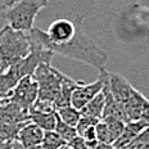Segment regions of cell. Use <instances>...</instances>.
<instances>
[{"instance_id": "obj_14", "label": "cell", "mask_w": 149, "mask_h": 149, "mask_svg": "<svg viewBox=\"0 0 149 149\" xmlns=\"http://www.w3.org/2000/svg\"><path fill=\"white\" fill-rule=\"evenodd\" d=\"M57 113L63 122H66L67 125L73 126V127H76L80 118H81V112L79 109H76L74 107H72V105L59 108V109H57Z\"/></svg>"}, {"instance_id": "obj_26", "label": "cell", "mask_w": 149, "mask_h": 149, "mask_svg": "<svg viewBox=\"0 0 149 149\" xmlns=\"http://www.w3.org/2000/svg\"><path fill=\"white\" fill-rule=\"evenodd\" d=\"M9 102V93H0V107Z\"/></svg>"}, {"instance_id": "obj_16", "label": "cell", "mask_w": 149, "mask_h": 149, "mask_svg": "<svg viewBox=\"0 0 149 149\" xmlns=\"http://www.w3.org/2000/svg\"><path fill=\"white\" fill-rule=\"evenodd\" d=\"M67 141L59 136V134L55 131H44V138H42L41 145L45 149H58L63 145H66Z\"/></svg>"}, {"instance_id": "obj_24", "label": "cell", "mask_w": 149, "mask_h": 149, "mask_svg": "<svg viewBox=\"0 0 149 149\" xmlns=\"http://www.w3.org/2000/svg\"><path fill=\"white\" fill-rule=\"evenodd\" d=\"M15 3V0H0V10H7Z\"/></svg>"}, {"instance_id": "obj_5", "label": "cell", "mask_w": 149, "mask_h": 149, "mask_svg": "<svg viewBox=\"0 0 149 149\" xmlns=\"http://www.w3.org/2000/svg\"><path fill=\"white\" fill-rule=\"evenodd\" d=\"M32 77L39 86L37 99L54 103L59 95L62 84L68 76L54 68L50 63H41L36 67Z\"/></svg>"}, {"instance_id": "obj_6", "label": "cell", "mask_w": 149, "mask_h": 149, "mask_svg": "<svg viewBox=\"0 0 149 149\" xmlns=\"http://www.w3.org/2000/svg\"><path fill=\"white\" fill-rule=\"evenodd\" d=\"M39 95V86L32 76H24L9 93V102L17 104L23 111L30 112Z\"/></svg>"}, {"instance_id": "obj_7", "label": "cell", "mask_w": 149, "mask_h": 149, "mask_svg": "<svg viewBox=\"0 0 149 149\" xmlns=\"http://www.w3.org/2000/svg\"><path fill=\"white\" fill-rule=\"evenodd\" d=\"M99 72L100 73H99L98 80H95L94 82H91V84L84 82L74 89V91L72 93V98H71V105L72 107L81 111L93 98H95L103 90L104 74H103V71H99Z\"/></svg>"}, {"instance_id": "obj_15", "label": "cell", "mask_w": 149, "mask_h": 149, "mask_svg": "<svg viewBox=\"0 0 149 149\" xmlns=\"http://www.w3.org/2000/svg\"><path fill=\"white\" fill-rule=\"evenodd\" d=\"M103 121L108 127V131H109V136H111V143L113 144V143L120 138V135L122 134L126 122H123V121L120 120V118H114V117L103 118Z\"/></svg>"}, {"instance_id": "obj_4", "label": "cell", "mask_w": 149, "mask_h": 149, "mask_svg": "<svg viewBox=\"0 0 149 149\" xmlns=\"http://www.w3.org/2000/svg\"><path fill=\"white\" fill-rule=\"evenodd\" d=\"M49 4V0H19L4 13V18L13 30L29 32L33 29L37 13Z\"/></svg>"}, {"instance_id": "obj_20", "label": "cell", "mask_w": 149, "mask_h": 149, "mask_svg": "<svg viewBox=\"0 0 149 149\" xmlns=\"http://www.w3.org/2000/svg\"><path fill=\"white\" fill-rule=\"evenodd\" d=\"M95 130H97V138L99 141L103 143H111V136H109V131H108V127L105 125V122L103 120H100L95 126Z\"/></svg>"}, {"instance_id": "obj_1", "label": "cell", "mask_w": 149, "mask_h": 149, "mask_svg": "<svg viewBox=\"0 0 149 149\" xmlns=\"http://www.w3.org/2000/svg\"><path fill=\"white\" fill-rule=\"evenodd\" d=\"M81 19L82 17L79 15L77 17L79 22H76V33L70 41L63 42V44H54V42L49 41L45 31H41L36 27L29 31L27 35L39 44H41L45 49L53 52L54 54H59L63 57L71 58V59L84 62L89 66L97 68L98 71H103L105 70V64L108 62V54L84 32L82 27L80 26Z\"/></svg>"}, {"instance_id": "obj_28", "label": "cell", "mask_w": 149, "mask_h": 149, "mask_svg": "<svg viewBox=\"0 0 149 149\" xmlns=\"http://www.w3.org/2000/svg\"><path fill=\"white\" fill-rule=\"evenodd\" d=\"M29 149H45L42 145H36V147H32V148H29Z\"/></svg>"}, {"instance_id": "obj_19", "label": "cell", "mask_w": 149, "mask_h": 149, "mask_svg": "<svg viewBox=\"0 0 149 149\" xmlns=\"http://www.w3.org/2000/svg\"><path fill=\"white\" fill-rule=\"evenodd\" d=\"M17 85V81L10 76L8 71L0 70V93H10L12 89Z\"/></svg>"}, {"instance_id": "obj_17", "label": "cell", "mask_w": 149, "mask_h": 149, "mask_svg": "<svg viewBox=\"0 0 149 149\" xmlns=\"http://www.w3.org/2000/svg\"><path fill=\"white\" fill-rule=\"evenodd\" d=\"M54 131H55V132H58L61 138L63 139V140H66L67 143L70 141V140H72L74 136L79 135V134H77L76 127L67 125L66 122H63V121H62V120L59 118V116H58L57 126H55V130H54Z\"/></svg>"}, {"instance_id": "obj_9", "label": "cell", "mask_w": 149, "mask_h": 149, "mask_svg": "<svg viewBox=\"0 0 149 149\" xmlns=\"http://www.w3.org/2000/svg\"><path fill=\"white\" fill-rule=\"evenodd\" d=\"M42 138H44V130L29 121L19 129L15 140L19 143L23 149H29L36 145H41Z\"/></svg>"}, {"instance_id": "obj_29", "label": "cell", "mask_w": 149, "mask_h": 149, "mask_svg": "<svg viewBox=\"0 0 149 149\" xmlns=\"http://www.w3.org/2000/svg\"><path fill=\"white\" fill-rule=\"evenodd\" d=\"M58 149H72V148L68 147V145L66 144V145H63V147H61V148H58Z\"/></svg>"}, {"instance_id": "obj_21", "label": "cell", "mask_w": 149, "mask_h": 149, "mask_svg": "<svg viewBox=\"0 0 149 149\" xmlns=\"http://www.w3.org/2000/svg\"><path fill=\"white\" fill-rule=\"evenodd\" d=\"M100 120H97L94 117H89V116H81L79 123L76 125V130H77V134L81 135L86 129H89L90 126H95Z\"/></svg>"}, {"instance_id": "obj_10", "label": "cell", "mask_w": 149, "mask_h": 149, "mask_svg": "<svg viewBox=\"0 0 149 149\" xmlns=\"http://www.w3.org/2000/svg\"><path fill=\"white\" fill-rule=\"evenodd\" d=\"M145 127H148V123L143 120H136V121L127 122L125 125L122 134L113 143L114 149H127V147L134 141V139L140 134Z\"/></svg>"}, {"instance_id": "obj_25", "label": "cell", "mask_w": 149, "mask_h": 149, "mask_svg": "<svg viewBox=\"0 0 149 149\" xmlns=\"http://www.w3.org/2000/svg\"><path fill=\"white\" fill-rule=\"evenodd\" d=\"M93 149H114L113 144H109V143H103V141H99L94 145V148Z\"/></svg>"}, {"instance_id": "obj_22", "label": "cell", "mask_w": 149, "mask_h": 149, "mask_svg": "<svg viewBox=\"0 0 149 149\" xmlns=\"http://www.w3.org/2000/svg\"><path fill=\"white\" fill-rule=\"evenodd\" d=\"M67 145L68 147H71L72 149H89L88 144H86V141H85V139H84L82 136H80V135L74 136L72 140H70L67 143Z\"/></svg>"}, {"instance_id": "obj_2", "label": "cell", "mask_w": 149, "mask_h": 149, "mask_svg": "<svg viewBox=\"0 0 149 149\" xmlns=\"http://www.w3.org/2000/svg\"><path fill=\"white\" fill-rule=\"evenodd\" d=\"M108 84L114 102L122 112L123 121L127 123L130 121L140 120L147 98L120 73L108 72Z\"/></svg>"}, {"instance_id": "obj_11", "label": "cell", "mask_w": 149, "mask_h": 149, "mask_svg": "<svg viewBox=\"0 0 149 149\" xmlns=\"http://www.w3.org/2000/svg\"><path fill=\"white\" fill-rule=\"evenodd\" d=\"M29 120L32 123H35L42 129L44 131H54L57 126L58 113L57 111L54 112H36L30 111L29 112Z\"/></svg>"}, {"instance_id": "obj_3", "label": "cell", "mask_w": 149, "mask_h": 149, "mask_svg": "<svg viewBox=\"0 0 149 149\" xmlns=\"http://www.w3.org/2000/svg\"><path fill=\"white\" fill-rule=\"evenodd\" d=\"M30 53V39L27 32L13 30L9 24L0 30V70L8 71L15 62Z\"/></svg>"}, {"instance_id": "obj_12", "label": "cell", "mask_w": 149, "mask_h": 149, "mask_svg": "<svg viewBox=\"0 0 149 149\" xmlns=\"http://www.w3.org/2000/svg\"><path fill=\"white\" fill-rule=\"evenodd\" d=\"M81 84H84V81H77V80H73V79H71V77H67V79L64 80V82L62 84L59 95H58V98L55 99V102H54L55 109H59V108L71 105L72 93L74 91V89H76L77 86H80Z\"/></svg>"}, {"instance_id": "obj_23", "label": "cell", "mask_w": 149, "mask_h": 149, "mask_svg": "<svg viewBox=\"0 0 149 149\" xmlns=\"http://www.w3.org/2000/svg\"><path fill=\"white\" fill-rule=\"evenodd\" d=\"M143 121H145V122L148 123L149 126V99H147L144 103V107H143V112H141V118Z\"/></svg>"}, {"instance_id": "obj_27", "label": "cell", "mask_w": 149, "mask_h": 149, "mask_svg": "<svg viewBox=\"0 0 149 149\" xmlns=\"http://www.w3.org/2000/svg\"><path fill=\"white\" fill-rule=\"evenodd\" d=\"M14 141H12V143H0V149H4L5 147H8V145H12Z\"/></svg>"}, {"instance_id": "obj_13", "label": "cell", "mask_w": 149, "mask_h": 149, "mask_svg": "<svg viewBox=\"0 0 149 149\" xmlns=\"http://www.w3.org/2000/svg\"><path fill=\"white\" fill-rule=\"evenodd\" d=\"M104 104H105V99L103 91H100L95 98H93L81 111V116H89V117H94L97 120H102L103 116V111H104Z\"/></svg>"}, {"instance_id": "obj_18", "label": "cell", "mask_w": 149, "mask_h": 149, "mask_svg": "<svg viewBox=\"0 0 149 149\" xmlns=\"http://www.w3.org/2000/svg\"><path fill=\"white\" fill-rule=\"evenodd\" d=\"M127 149H149V126L136 136Z\"/></svg>"}, {"instance_id": "obj_8", "label": "cell", "mask_w": 149, "mask_h": 149, "mask_svg": "<svg viewBox=\"0 0 149 149\" xmlns=\"http://www.w3.org/2000/svg\"><path fill=\"white\" fill-rule=\"evenodd\" d=\"M46 36L49 41L54 44H63V42L70 41L76 33V22L66 18H59V19L53 21L49 26Z\"/></svg>"}]
</instances>
